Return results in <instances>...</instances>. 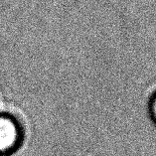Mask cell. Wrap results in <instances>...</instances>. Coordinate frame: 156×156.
Instances as JSON below:
<instances>
[{
    "label": "cell",
    "instance_id": "6da1fadb",
    "mask_svg": "<svg viewBox=\"0 0 156 156\" xmlns=\"http://www.w3.org/2000/svg\"><path fill=\"white\" fill-rule=\"evenodd\" d=\"M21 141V129L13 117L0 115V155L17 149Z\"/></svg>",
    "mask_w": 156,
    "mask_h": 156
},
{
    "label": "cell",
    "instance_id": "7a4b0ae2",
    "mask_svg": "<svg viewBox=\"0 0 156 156\" xmlns=\"http://www.w3.org/2000/svg\"><path fill=\"white\" fill-rule=\"evenodd\" d=\"M149 112L151 115V119H153L154 123L156 124V92L151 97L149 101Z\"/></svg>",
    "mask_w": 156,
    "mask_h": 156
}]
</instances>
